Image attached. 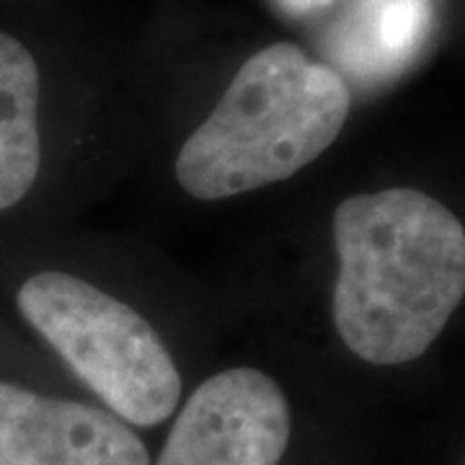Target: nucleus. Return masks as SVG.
Wrapping results in <instances>:
<instances>
[{"mask_svg": "<svg viewBox=\"0 0 465 465\" xmlns=\"http://www.w3.org/2000/svg\"><path fill=\"white\" fill-rule=\"evenodd\" d=\"M290 434L282 388L262 370L232 367L189 396L155 465H280Z\"/></svg>", "mask_w": 465, "mask_h": 465, "instance_id": "nucleus-4", "label": "nucleus"}, {"mask_svg": "<svg viewBox=\"0 0 465 465\" xmlns=\"http://www.w3.org/2000/svg\"><path fill=\"white\" fill-rule=\"evenodd\" d=\"M18 311L109 411L155 427L176 411L182 375L158 331L134 308L65 272H39Z\"/></svg>", "mask_w": 465, "mask_h": 465, "instance_id": "nucleus-3", "label": "nucleus"}, {"mask_svg": "<svg viewBox=\"0 0 465 465\" xmlns=\"http://www.w3.org/2000/svg\"><path fill=\"white\" fill-rule=\"evenodd\" d=\"M333 326L370 365L432 347L465 298V228L419 189L347 197L333 213Z\"/></svg>", "mask_w": 465, "mask_h": 465, "instance_id": "nucleus-1", "label": "nucleus"}, {"mask_svg": "<svg viewBox=\"0 0 465 465\" xmlns=\"http://www.w3.org/2000/svg\"><path fill=\"white\" fill-rule=\"evenodd\" d=\"M463 465H465V463H463Z\"/></svg>", "mask_w": 465, "mask_h": 465, "instance_id": "nucleus-10", "label": "nucleus"}, {"mask_svg": "<svg viewBox=\"0 0 465 465\" xmlns=\"http://www.w3.org/2000/svg\"><path fill=\"white\" fill-rule=\"evenodd\" d=\"M39 166V67L18 39L0 34V210L29 194Z\"/></svg>", "mask_w": 465, "mask_h": 465, "instance_id": "nucleus-7", "label": "nucleus"}, {"mask_svg": "<svg viewBox=\"0 0 465 465\" xmlns=\"http://www.w3.org/2000/svg\"><path fill=\"white\" fill-rule=\"evenodd\" d=\"M290 16H308V14H316L323 8H331L333 3L339 0H277Z\"/></svg>", "mask_w": 465, "mask_h": 465, "instance_id": "nucleus-8", "label": "nucleus"}, {"mask_svg": "<svg viewBox=\"0 0 465 465\" xmlns=\"http://www.w3.org/2000/svg\"><path fill=\"white\" fill-rule=\"evenodd\" d=\"M351 94L331 65L277 42L249 57L176 155V182L194 200L238 197L313 163L347 124Z\"/></svg>", "mask_w": 465, "mask_h": 465, "instance_id": "nucleus-2", "label": "nucleus"}, {"mask_svg": "<svg viewBox=\"0 0 465 465\" xmlns=\"http://www.w3.org/2000/svg\"><path fill=\"white\" fill-rule=\"evenodd\" d=\"M0 455L11 465H150L112 411L0 382Z\"/></svg>", "mask_w": 465, "mask_h": 465, "instance_id": "nucleus-5", "label": "nucleus"}, {"mask_svg": "<svg viewBox=\"0 0 465 465\" xmlns=\"http://www.w3.org/2000/svg\"><path fill=\"white\" fill-rule=\"evenodd\" d=\"M0 465H11V463H8V460H5V458L0 455Z\"/></svg>", "mask_w": 465, "mask_h": 465, "instance_id": "nucleus-9", "label": "nucleus"}, {"mask_svg": "<svg viewBox=\"0 0 465 465\" xmlns=\"http://www.w3.org/2000/svg\"><path fill=\"white\" fill-rule=\"evenodd\" d=\"M434 26V0H347L323 39L333 73L382 84L411 65Z\"/></svg>", "mask_w": 465, "mask_h": 465, "instance_id": "nucleus-6", "label": "nucleus"}]
</instances>
